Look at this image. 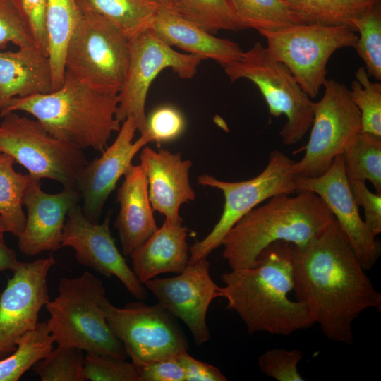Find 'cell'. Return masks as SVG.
I'll return each mask as SVG.
<instances>
[{"label":"cell","instance_id":"cell-1","mask_svg":"<svg viewBox=\"0 0 381 381\" xmlns=\"http://www.w3.org/2000/svg\"><path fill=\"white\" fill-rule=\"evenodd\" d=\"M291 260L296 299L327 339L351 345L353 322L369 308L380 310L381 294L337 220L306 246L291 243Z\"/></svg>","mask_w":381,"mask_h":381},{"label":"cell","instance_id":"cell-2","mask_svg":"<svg viewBox=\"0 0 381 381\" xmlns=\"http://www.w3.org/2000/svg\"><path fill=\"white\" fill-rule=\"evenodd\" d=\"M221 279L220 298L234 311L249 334L287 336L315 322L306 305L289 295L294 288L291 243L277 241L265 248L250 268L231 270Z\"/></svg>","mask_w":381,"mask_h":381},{"label":"cell","instance_id":"cell-3","mask_svg":"<svg viewBox=\"0 0 381 381\" xmlns=\"http://www.w3.org/2000/svg\"><path fill=\"white\" fill-rule=\"evenodd\" d=\"M118 94L104 92L66 72L60 88L47 94L10 99L0 116L11 111L33 116L54 138L80 150L101 153L121 122L116 118Z\"/></svg>","mask_w":381,"mask_h":381},{"label":"cell","instance_id":"cell-4","mask_svg":"<svg viewBox=\"0 0 381 381\" xmlns=\"http://www.w3.org/2000/svg\"><path fill=\"white\" fill-rule=\"evenodd\" d=\"M282 193L258 205L229 230L222 240V255L231 270L254 267L261 252L277 241L302 247L335 219L324 201L310 191Z\"/></svg>","mask_w":381,"mask_h":381},{"label":"cell","instance_id":"cell-5","mask_svg":"<svg viewBox=\"0 0 381 381\" xmlns=\"http://www.w3.org/2000/svg\"><path fill=\"white\" fill-rule=\"evenodd\" d=\"M105 295L102 280L89 272L61 279L58 296L45 304L50 315L47 327L55 341L87 353L126 359L124 346L114 334L100 306Z\"/></svg>","mask_w":381,"mask_h":381},{"label":"cell","instance_id":"cell-6","mask_svg":"<svg viewBox=\"0 0 381 381\" xmlns=\"http://www.w3.org/2000/svg\"><path fill=\"white\" fill-rule=\"evenodd\" d=\"M224 69L231 82L244 78L254 83L272 116H286L279 133L284 144L291 145L302 140L313 123L314 102L289 69L274 58L266 47L256 42L239 60Z\"/></svg>","mask_w":381,"mask_h":381},{"label":"cell","instance_id":"cell-7","mask_svg":"<svg viewBox=\"0 0 381 381\" xmlns=\"http://www.w3.org/2000/svg\"><path fill=\"white\" fill-rule=\"evenodd\" d=\"M270 54L291 72L303 90L316 97L327 80V66L338 49L354 47L358 35L344 25L296 24L260 31Z\"/></svg>","mask_w":381,"mask_h":381},{"label":"cell","instance_id":"cell-8","mask_svg":"<svg viewBox=\"0 0 381 381\" xmlns=\"http://www.w3.org/2000/svg\"><path fill=\"white\" fill-rule=\"evenodd\" d=\"M130 40L101 16L82 14L68 43L66 72L104 92L118 94L127 73Z\"/></svg>","mask_w":381,"mask_h":381},{"label":"cell","instance_id":"cell-9","mask_svg":"<svg viewBox=\"0 0 381 381\" xmlns=\"http://www.w3.org/2000/svg\"><path fill=\"white\" fill-rule=\"evenodd\" d=\"M294 161L279 150L270 154L266 167L256 176L246 181L229 182L203 174L198 183L222 191L224 204L222 215L212 231L190 248L188 263L207 257L219 246L235 224L251 210L274 195L296 192V176L292 171Z\"/></svg>","mask_w":381,"mask_h":381},{"label":"cell","instance_id":"cell-10","mask_svg":"<svg viewBox=\"0 0 381 381\" xmlns=\"http://www.w3.org/2000/svg\"><path fill=\"white\" fill-rule=\"evenodd\" d=\"M1 118V152L12 157L33 176L76 189L78 176L88 162L82 150L54 138L37 120L17 111Z\"/></svg>","mask_w":381,"mask_h":381},{"label":"cell","instance_id":"cell-11","mask_svg":"<svg viewBox=\"0 0 381 381\" xmlns=\"http://www.w3.org/2000/svg\"><path fill=\"white\" fill-rule=\"evenodd\" d=\"M100 306L111 331L135 365L177 356L188 349L176 318L159 303L137 301L119 308L104 296Z\"/></svg>","mask_w":381,"mask_h":381},{"label":"cell","instance_id":"cell-12","mask_svg":"<svg viewBox=\"0 0 381 381\" xmlns=\"http://www.w3.org/2000/svg\"><path fill=\"white\" fill-rule=\"evenodd\" d=\"M323 87L322 98L314 102L305 155L292 165L296 176L317 177L325 174L362 131L361 114L349 89L334 79L327 80Z\"/></svg>","mask_w":381,"mask_h":381},{"label":"cell","instance_id":"cell-13","mask_svg":"<svg viewBox=\"0 0 381 381\" xmlns=\"http://www.w3.org/2000/svg\"><path fill=\"white\" fill-rule=\"evenodd\" d=\"M202 60L198 56L176 51L151 28L131 39L128 66L118 93L116 118L121 123L131 118L138 131L143 133L147 95L155 78L163 70L171 68L180 78L190 79L196 74Z\"/></svg>","mask_w":381,"mask_h":381},{"label":"cell","instance_id":"cell-14","mask_svg":"<svg viewBox=\"0 0 381 381\" xmlns=\"http://www.w3.org/2000/svg\"><path fill=\"white\" fill-rule=\"evenodd\" d=\"M56 263L49 256L19 262L0 294V359L12 353L20 338L37 325L39 313L50 299L49 270Z\"/></svg>","mask_w":381,"mask_h":381},{"label":"cell","instance_id":"cell-15","mask_svg":"<svg viewBox=\"0 0 381 381\" xmlns=\"http://www.w3.org/2000/svg\"><path fill=\"white\" fill-rule=\"evenodd\" d=\"M144 285L161 306L186 325L197 346L210 340L207 313L212 301L220 295L219 286L210 276L207 258L188 263L175 277H155Z\"/></svg>","mask_w":381,"mask_h":381},{"label":"cell","instance_id":"cell-16","mask_svg":"<svg viewBox=\"0 0 381 381\" xmlns=\"http://www.w3.org/2000/svg\"><path fill=\"white\" fill-rule=\"evenodd\" d=\"M75 251L77 261L105 277L114 276L136 299L147 297L145 285L140 282L117 248L109 229V216L102 223H94L77 204L68 212L61 247Z\"/></svg>","mask_w":381,"mask_h":381},{"label":"cell","instance_id":"cell-17","mask_svg":"<svg viewBox=\"0 0 381 381\" xmlns=\"http://www.w3.org/2000/svg\"><path fill=\"white\" fill-rule=\"evenodd\" d=\"M296 192L317 194L332 212L341 231L365 271L370 270L380 255V243L359 214L346 176L342 155L329 169L317 177L296 176Z\"/></svg>","mask_w":381,"mask_h":381},{"label":"cell","instance_id":"cell-18","mask_svg":"<svg viewBox=\"0 0 381 381\" xmlns=\"http://www.w3.org/2000/svg\"><path fill=\"white\" fill-rule=\"evenodd\" d=\"M136 131L135 122L131 118L126 119L113 143L99 157L87 162L78 176L76 189L83 200L82 210L94 223H97L107 198L135 155L150 143L143 135L133 142Z\"/></svg>","mask_w":381,"mask_h":381},{"label":"cell","instance_id":"cell-19","mask_svg":"<svg viewBox=\"0 0 381 381\" xmlns=\"http://www.w3.org/2000/svg\"><path fill=\"white\" fill-rule=\"evenodd\" d=\"M40 180L30 174L23 198L28 215L24 229L18 236V246L28 256L61 248L67 214L80 198L76 189L69 188L58 193H45Z\"/></svg>","mask_w":381,"mask_h":381},{"label":"cell","instance_id":"cell-20","mask_svg":"<svg viewBox=\"0 0 381 381\" xmlns=\"http://www.w3.org/2000/svg\"><path fill=\"white\" fill-rule=\"evenodd\" d=\"M140 165L147 181L148 196L154 211L173 222H182L181 205L193 201L196 195L189 181L192 162L180 153L167 150L143 148Z\"/></svg>","mask_w":381,"mask_h":381},{"label":"cell","instance_id":"cell-21","mask_svg":"<svg viewBox=\"0 0 381 381\" xmlns=\"http://www.w3.org/2000/svg\"><path fill=\"white\" fill-rule=\"evenodd\" d=\"M150 28L167 44L223 68L241 59L243 51L235 42L219 38L172 8L161 6Z\"/></svg>","mask_w":381,"mask_h":381},{"label":"cell","instance_id":"cell-22","mask_svg":"<svg viewBox=\"0 0 381 381\" xmlns=\"http://www.w3.org/2000/svg\"><path fill=\"white\" fill-rule=\"evenodd\" d=\"M123 176L124 180L116 193L120 209L114 227L118 231L123 254L130 255L158 227L141 165L132 164Z\"/></svg>","mask_w":381,"mask_h":381},{"label":"cell","instance_id":"cell-23","mask_svg":"<svg viewBox=\"0 0 381 381\" xmlns=\"http://www.w3.org/2000/svg\"><path fill=\"white\" fill-rule=\"evenodd\" d=\"M188 229L165 219L131 255L133 270L143 284L163 273L179 274L188 264Z\"/></svg>","mask_w":381,"mask_h":381},{"label":"cell","instance_id":"cell-24","mask_svg":"<svg viewBox=\"0 0 381 381\" xmlns=\"http://www.w3.org/2000/svg\"><path fill=\"white\" fill-rule=\"evenodd\" d=\"M52 90L49 59L37 47L0 50V110L13 98L47 94Z\"/></svg>","mask_w":381,"mask_h":381},{"label":"cell","instance_id":"cell-25","mask_svg":"<svg viewBox=\"0 0 381 381\" xmlns=\"http://www.w3.org/2000/svg\"><path fill=\"white\" fill-rule=\"evenodd\" d=\"M81 16L75 0H47L45 28L52 68V92L60 88L64 83L66 49Z\"/></svg>","mask_w":381,"mask_h":381},{"label":"cell","instance_id":"cell-26","mask_svg":"<svg viewBox=\"0 0 381 381\" xmlns=\"http://www.w3.org/2000/svg\"><path fill=\"white\" fill-rule=\"evenodd\" d=\"M83 15L102 17L129 40L150 28L161 6L152 0H75Z\"/></svg>","mask_w":381,"mask_h":381},{"label":"cell","instance_id":"cell-27","mask_svg":"<svg viewBox=\"0 0 381 381\" xmlns=\"http://www.w3.org/2000/svg\"><path fill=\"white\" fill-rule=\"evenodd\" d=\"M238 30L273 31L302 24L287 0H229Z\"/></svg>","mask_w":381,"mask_h":381},{"label":"cell","instance_id":"cell-28","mask_svg":"<svg viewBox=\"0 0 381 381\" xmlns=\"http://www.w3.org/2000/svg\"><path fill=\"white\" fill-rule=\"evenodd\" d=\"M302 24L344 25L353 29V20L380 0H289Z\"/></svg>","mask_w":381,"mask_h":381},{"label":"cell","instance_id":"cell-29","mask_svg":"<svg viewBox=\"0 0 381 381\" xmlns=\"http://www.w3.org/2000/svg\"><path fill=\"white\" fill-rule=\"evenodd\" d=\"M54 342L47 322H39L20 338L12 353L0 359V381L18 380L37 362L50 353Z\"/></svg>","mask_w":381,"mask_h":381},{"label":"cell","instance_id":"cell-30","mask_svg":"<svg viewBox=\"0 0 381 381\" xmlns=\"http://www.w3.org/2000/svg\"><path fill=\"white\" fill-rule=\"evenodd\" d=\"M15 163L12 157L0 152V216L8 232L18 238L26 221L23 198L30 174L16 171Z\"/></svg>","mask_w":381,"mask_h":381},{"label":"cell","instance_id":"cell-31","mask_svg":"<svg viewBox=\"0 0 381 381\" xmlns=\"http://www.w3.org/2000/svg\"><path fill=\"white\" fill-rule=\"evenodd\" d=\"M342 157L349 181H369L381 195V137L361 131Z\"/></svg>","mask_w":381,"mask_h":381},{"label":"cell","instance_id":"cell-32","mask_svg":"<svg viewBox=\"0 0 381 381\" xmlns=\"http://www.w3.org/2000/svg\"><path fill=\"white\" fill-rule=\"evenodd\" d=\"M358 32L354 49L365 64L369 75L377 82L381 80V7L380 2L370 7L352 23Z\"/></svg>","mask_w":381,"mask_h":381},{"label":"cell","instance_id":"cell-33","mask_svg":"<svg viewBox=\"0 0 381 381\" xmlns=\"http://www.w3.org/2000/svg\"><path fill=\"white\" fill-rule=\"evenodd\" d=\"M170 8L212 34L238 30L229 0H171Z\"/></svg>","mask_w":381,"mask_h":381},{"label":"cell","instance_id":"cell-34","mask_svg":"<svg viewBox=\"0 0 381 381\" xmlns=\"http://www.w3.org/2000/svg\"><path fill=\"white\" fill-rule=\"evenodd\" d=\"M355 76L349 93L360 112L362 131L381 137V83L371 81L363 66Z\"/></svg>","mask_w":381,"mask_h":381},{"label":"cell","instance_id":"cell-35","mask_svg":"<svg viewBox=\"0 0 381 381\" xmlns=\"http://www.w3.org/2000/svg\"><path fill=\"white\" fill-rule=\"evenodd\" d=\"M83 351L72 346L58 344L44 358L33 365L42 381H85Z\"/></svg>","mask_w":381,"mask_h":381},{"label":"cell","instance_id":"cell-36","mask_svg":"<svg viewBox=\"0 0 381 381\" xmlns=\"http://www.w3.org/2000/svg\"><path fill=\"white\" fill-rule=\"evenodd\" d=\"M9 43L19 48L36 47L20 0H0V50Z\"/></svg>","mask_w":381,"mask_h":381},{"label":"cell","instance_id":"cell-37","mask_svg":"<svg viewBox=\"0 0 381 381\" xmlns=\"http://www.w3.org/2000/svg\"><path fill=\"white\" fill-rule=\"evenodd\" d=\"M83 375L85 380L139 381L138 370L132 362L94 353L85 356Z\"/></svg>","mask_w":381,"mask_h":381},{"label":"cell","instance_id":"cell-38","mask_svg":"<svg viewBox=\"0 0 381 381\" xmlns=\"http://www.w3.org/2000/svg\"><path fill=\"white\" fill-rule=\"evenodd\" d=\"M185 126L184 117L179 109L171 105H162L146 116L145 130L141 135L150 143H167L179 138Z\"/></svg>","mask_w":381,"mask_h":381},{"label":"cell","instance_id":"cell-39","mask_svg":"<svg viewBox=\"0 0 381 381\" xmlns=\"http://www.w3.org/2000/svg\"><path fill=\"white\" fill-rule=\"evenodd\" d=\"M303 356L296 349H271L259 356L258 365L265 375L277 381H303L298 370Z\"/></svg>","mask_w":381,"mask_h":381},{"label":"cell","instance_id":"cell-40","mask_svg":"<svg viewBox=\"0 0 381 381\" xmlns=\"http://www.w3.org/2000/svg\"><path fill=\"white\" fill-rule=\"evenodd\" d=\"M349 181L356 205L363 207L365 223L377 236L381 232V195L372 193L364 181L349 180Z\"/></svg>","mask_w":381,"mask_h":381},{"label":"cell","instance_id":"cell-41","mask_svg":"<svg viewBox=\"0 0 381 381\" xmlns=\"http://www.w3.org/2000/svg\"><path fill=\"white\" fill-rule=\"evenodd\" d=\"M139 381H185L179 356L135 365Z\"/></svg>","mask_w":381,"mask_h":381},{"label":"cell","instance_id":"cell-42","mask_svg":"<svg viewBox=\"0 0 381 381\" xmlns=\"http://www.w3.org/2000/svg\"><path fill=\"white\" fill-rule=\"evenodd\" d=\"M20 2L32 30L36 47L44 54L48 56V42L45 28L47 0H20Z\"/></svg>","mask_w":381,"mask_h":381},{"label":"cell","instance_id":"cell-43","mask_svg":"<svg viewBox=\"0 0 381 381\" xmlns=\"http://www.w3.org/2000/svg\"><path fill=\"white\" fill-rule=\"evenodd\" d=\"M185 373V381H226V377L217 368L198 361L187 351L179 355Z\"/></svg>","mask_w":381,"mask_h":381},{"label":"cell","instance_id":"cell-44","mask_svg":"<svg viewBox=\"0 0 381 381\" xmlns=\"http://www.w3.org/2000/svg\"><path fill=\"white\" fill-rule=\"evenodd\" d=\"M16 252L9 248L4 240V234H0V272L11 270L13 271L18 265Z\"/></svg>","mask_w":381,"mask_h":381},{"label":"cell","instance_id":"cell-45","mask_svg":"<svg viewBox=\"0 0 381 381\" xmlns=\"http://www.w3.org/2000/svg\"><path fill=\"white\" fill-rule=\"evenodd\" d=\"M157 2L161 6L171 8V0H152Z\"/></svg>","mask_w":381,"mask_h":381},{"label":"cell","instance_id":"cell-46","mask_svg":"<svg viewBox=\"0 0 381 381\" xmlns=\"http://www.w3.org/2000/svg\"><path fill=\"white\" fill-rule=\"evenodd\" d=\"M4 232H8L7 227L4 219L0 216V234Z\"/></svg>","mask_w":381,"mask_h":381},{"label":"cell","instance_id":"cell-47","mask_svg":"<svg viewBox=\"0 0 381 381\" xmlns=\"http://www.w3.org/2000/svg\"><path fill=\"white\" fill-rule=\"evenodd\" d=\"M287 1H289V0H287Z\"/></svg>","mask_w":381,"mask_h":381}]
</instances>
